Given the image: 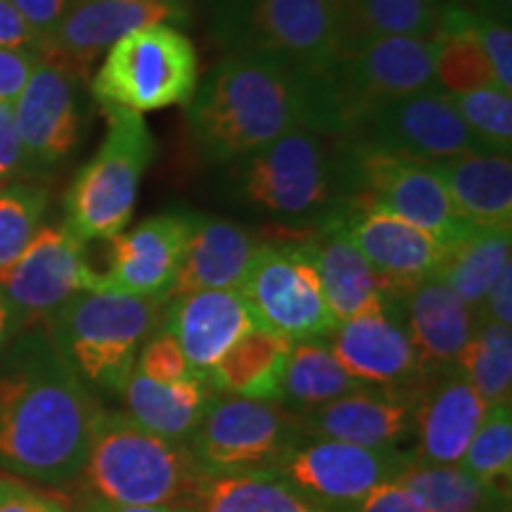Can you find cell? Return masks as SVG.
I'll list each match as a JSON object with an SVG mask.
<instances>
[{
    "label": "cell",
    "instance_id": "1",
    "mask_svg": "<svg viewBox=\"0 0 512 512\" xmlns=\"http://www.w3.org/2000/svg\"><path fill=\"white\" fill-rule=\"evenodd\" d=\"M0 366V470L27 482H76L100 406L57 354L46 328L19 337Z\"/></svg>",
    "mask_w": 512,
    "mask_h": 512
},
{
    "label": "cell",
    "instance_id": "2",
    "mask_svg": "<svg viewBox=\"0 0 512 512\" xmlns=\"http://www.w3.org/2000/svg\"><path fill=\"white\" fill-rule=\"evenodd\" d=\"M188 124L204 159L238 162L306 126L304 72L261 55L230 53L197 83Z\"/></svg>",
    "mask_w": 512,
    "mask_h": 512
},
{
    "label": "cell",
    "instance_id": "3",
    "mask_svg": "<svg viewBox=\"0 0 512 512\" xmlns=\"http://www.w3.org/2000/svg\"><path fill=\"white\" fill-rule=\"evenodd\" d=\"M437 41L382 36L342 46L328 62L304 72L306 128L347 138L384 102L439 91Z\"/></svg>",
    "mask_w": 512,
    "mask_h": 512
},
{
    "label": "cell",
    "instance_id": "4",
    "mask_svg": "<svg viewBox=\"0 0 512 512\" xmlns=\"http://www.w3.org/2000/svg\"><path fill=\"white\" fill-rule=\"evenodd\" d=\"M233 188L261 214L320 226L356 195L354 143L306 126L292 128L233 162Z\"/></svg>",
    "mask_w": 512,
    "mask_h": 512
},
{
    "label": "cell",
    "instance_id": "5",
    "mask_svg": "<svg viewBox=\"0 0 512 512\" xmlns=\"http://www.w3.org/2000/svg\"><path fill=\"white\" fill-rule=\"evenodd\" d=\"M81 477L100 501L192 510L209 482L188 444L147 432L124 411L102 408L93 418Z\"/></svg>",
    "mask_w": 512,
    "mask_h": 512
},
{
    "label": "cell",
    "instance_id": "6",
    "mask_svg": "<svg viewBox=\"0 0 512 512\" xmlns=\"http://www.w3.org/2000/svg\"><path fill=\"white\" fill-rule=\"evenodd\" d=\"M164 299L86 290L46 318V332L91 394H121L140 347L162 325Z\"/></svg>",
    "mask_w": 512,
    "mask_h": 512
},
{
    "label": "cell",
    "instance_id": "7",
    "mask_svg": "<svg viewBox=\"0 0 512 512\" xmlns=\"http://www.w3.org/2000/svg\"><path fill=\"white\" fill-rule=\"evenodd\" d=\"M223 53L261 55L309 72L344 46L342 0H204Z\"/></svg>",
    "mask_w": 512,
    "mask_h": 512
},
{
    "label": "cell",
    "instance_id": "8",
    "mask_svg": "<svg viewBox=\"0 0 512 512\" xmlns=\"http://www.w3.org/2000/svg\"><path fill=\"white\" fill-rule=\"evenodd\" d=\"M107 136L64 197V228L81 242L110 240L131 223L140 178L157 155L143 114L105 110Z\"/></svg>",
    "mask_w": 512,
    "mask_h": 512
},
{
    "label": "cell",
    "instance_id": "9",
    "mask_svg": "<svg viewBox=\"0 0 512 512\" xmlns=\"http://www.w3.org/2000/svg\"><path fill=\"white\" fill-rule=\"evenodd\" d=\"M200 83L195 43L171 24L131 31L105 53L91 83L102 110L133 114L188 107Z\"/></svg>",
    "mask_w": 512,
    "mask_h": 512
},
{
    "label": "cell",
    "instance_id": "10",
    "mask_svg": "<svg viewBox=\"0 0 512 512\" xmlns=\"http://www.w3.org/2000/svg\"><path fill=\"white\" fill-rule=\"evenodd\" d=\"M238 290L256 325L290 342L323 339L337 325L306 240L261 242Z\"/></svg>",
    "mask_w": 512,
    "mask_h": 512
},
{
    "label": "cell",
    "instance_id": "11",
    "mask_svg": "<svg viewBox=\"0 0 512 512\" xmlns=\"http://www.w3.org/2000/svg\"><path fill=\"white\" fill-rule=\"evenodd\" d=\"M302 439L294 413L280 403L216 392L188 446L197 465L214 477L275 467Z\"/></svg>",
    "mask_w": 512,
    "mask_h": 512
},
{
    "label": "cell",
    "instance_id": "12",
    "mask_svg": "<svg viewBox=\"0 0 512 512\" xmlns=\"http://www.w3.org/2000/svg\"><path fill=\"white\" fill-rule=\"evenodd\" d=\"M354 150L356 195L351 200L356 204L387 211L413 223L415 228L430 233L441 247L470 228L453 207L437 166L420 159L368 150L358 143H354Z\"/></svg>",
    "mask_w": 512,
    "mask_h": 512
},
{
    "label": "cell",
    "instance_id": "13",
    "mask_svg": "<svg viewBox=\"0 0 512 512\" xmlns=\"http://www.w3.org/2000/svg\"><path fill=\"white\" fill-rule=\"evenodd\" d=\"M413 463L403 448H368L330 439H302L275 470L313 501L347 510L377 486L396 482Z\"/></svg>",
    "mask_w": 512,
    "mask_h": 512
},
{
    "label": "cell",
    "instance_id": "14",
    "mask_svg": "<svg viewBox=\"0 0 512 512\" xmlns=\"http://www.w3.org/2000/svg\"><path fill=\"white\" fill-rule=\"evenodd\" d=\"M347 138L368 150L430 164L484 150L460 119L451 98L441 91L384 102Z\"/></svg>",
    "mask_w": 512,
    "mask_h": 512
},
{
    "label": "cell",
    "instance_id": "15",
    "mask_svg": "<svg viewBox=\"0 0 512 512\" xmlns=\"http://www.w3.org/2000/svg\"><path fill=\"white\" fill-rule=\"evenodd\" d=\"M323 339H328L325 344L339 366L368 387L418 392L430 375L413 347L399 294H389L375 309L337 323Z\"/></svg>",
    "mask_w": 512,
    "mask_h": 512
},
{
    "label": "cell",
    "instance_id": "16",
    "mask_svg": "<svg viewBox=\"0 0 512 512\" xmlns=\"http://www.w3.org/2000/svg\"><path fill=\"white\" fill-rule=\"evenodd\" d=\"M86 290H95V268L88 261L86 242L64 226L38 230L22 256L0 275V292L22 325L46 320L74 294Z\"/></svg>",
    "mask_w": 512,
    "mask_h": 512
},
{
    "label": "cell",
    "instance_id": "17",
    "mask_svg": "<svg viewBox=\"0 0 512 512\" xmlns=\"http://www.w3.org/2000/svg\"><path fill=\"white\" fill-rule=\"evenodd\" d=\"M195 211H166L121 230L107 242V268L95 290L166 299L188 245Z\"/></svg>",
    "mask_w": 512,
    "mask_h": 512
},
{
    "label": "cell",
    "instance_id": "18",
    "mask_svg": "<svg viewBox=\"0 0 512 512\" xmlns=\"http://www.w3.org/2000/svg\"><path fill=\"white\" fill-rule=\"evenodd\" d=\"M188 10L152 0H76L43 46V57L83 79L119 38L152 24L188 22Z\"/></svg>",
    "mask_w": 512,
    "mask_h": 512
},
{
    "label": "cell",
    "instance_id": "19",
    "mask_svg": "<svg viewBox=\"0 0 512 512\" xmlns=\"http://www.w3.org/2000/svg\"><path fill=\"white\" fill-rule=\"evenodd\" d=\"M328 221L354 242L363 259L394 294H403L408 287L418 285L437 271L441 256L439 242L399 216L361 207L349 200Z\"/></svg>",
    "mask_w": 512,
    "mask_h": 512
},
{
    "label": "cell",
    "instance_id": "20",
    "mask_svg": "<svg viewBox=\"0 0 512 512\" xmlns=\"http://www.w3.org/2000/svg\"><path fill=\"white\" fill-rule=\"evenodd\" d=\"M79 81L62 64L43 57L12 102L29 169H48L62 162L79 143Z\"/></svg>",
    "mask_w": 512,
    "mask_h": 512
},
{
    "label": "cell",
    "instance_id": "21",
    "mask_svg": "<svg viewBox=\"0 0 512 512\" xmlns=\"http://www.w3.org/2000/svg\"><path fill=\"white\" fill-rule=\"evenodd\" d=\"M418 392L363 384L356 392L294 415L306 439H330L368 448H396L413 437Z\"/></svg>",
    "mask_w": 512,
    "mask_h": 512
},
{
    "label": "cell",
    "instance_id": "22",
    "mask_svg": "<svg viewBox=\"0 0 512 512\" xmlns=\"http://www.w3.org/2000/svg\"><path fill=\"white\" fill-rule=\"evenodd\" d=\"M486 403L458 366L434 370L420 384L413 413V460L458 465L486 413Z\"/></svg>",
    "mask_w": 512,
    "mask_h": 512
},
{
    "label": "cell",
    "instance_id": "23",
    "mask_svg": "<svg viewBox=\"0 0 512 512\" xmlns=\"http://www.w3.org/2000/svg\"><path fill=\"white\" fill-rule=\"evenodd\" d=\"M162 323L195 373H207L240 337L259 328L240 290H197L166 297Z\"/></svg>",
    "mask_w": 512,
    "mask_h": 512
},
{
    "label": "cell",
    "instance_id": "24",
    "mask_svg": "<svg viewBox=\"0 0 512 512\" xmlns=\"http://www.w3.org/2000/svg\"><path fill=\"white\" fill-rule=\"evenodd\" d=\"M403 318L427 373L458 366L477 316L437 275L399 294Z\"/></svg>",
    "mask_w": 512,
    "mask_h": 512
},
{
    "label": "cell",
    "instance_id": "25",
    "mask_svg": "<svg viewBox=\"0 0 512 512\" xmlns=\"http://www.w3.org/2000/svg\"><path fill=\"white\" fill-rule=\"evenodd\" d=\"M261 240L235 221L195 214L188 245L166 297L197 290H238Z\"/></svg>",
    "mask_w": 512,
    "mask_h": 512
},
{
    "label": "cell",
    "instance_id": "26",
    "mask_svg": "<svg viewBox=\"0 0 512 512\" xmlns=\"http://www.w3.org/2000/svg\"><path fill=\"white\" fill-rule=\"evenodd\" d=\"M304 240L318 268L325 304L337 323L375 309L394 294L332 221L320 223L316 233Z\"/></svg>",
    "mask_w": 512,
    "mask_h": 512
},
{
    "label": "cell",
    "instance_id": "27",
    "mask_svg": "<svg viewBox=\"0 0 512 512\" xmlns=\"http://www.w3.org/2000/svg\"><path fill=\"white\" fill-rule=\"evenodd\" d=\"M434 166L467 226L512 228L510 152H467Z\"/></svg>",
    "mask_w": 512,
    "mask_h": 512
},
{
    "label": "cell",
    "instance_id": "28",
    "mask_svg": "<svg viewBox=\"0 0 512 512\" xmlns=\"http://www.w3.org/2000/svg\"><path fill=\"white\" fill-rule=\"evenodd\" d=\"M214 394L202 373L178 382H155L136 368L121 389L128 418L157 437L181 444H188Z\"/></svg>",
    "mask_w": 512,
    "mask_h": 512
},
{
    "label": "cell",
    "instance_id": "29",
    "mask_svg": "<svg viewBox=\"0 0 512 512\" xmlns=\"http://www.w3.org/2000/svg\"><path fill=\"white\" fill-rule=\"evenodd\" d=\"M510 254L512 228L470 226L463 235L441 247L434 275L444 280L477 316L491 285L510 264Z\"/></svg>",
    "mask_w": 512,
    "mask_h": 512
},
{
    "label": "cell",
    "instance_id": "30",
    "mask_svg": "<svg viewBox=\"0 0 512 512\" xmlns=\"http://www.w3.org/2000/svg\"><path fill=\"white\" fill-rule=\"evenodd\" d=\"M290 347V339L254 328L202 375L214 392L275 403Z\"/></svg>",
    "mask_w": 512,
    "mask_h": 512
},
{
    "label": "cell",
    "instance_id": "31",
    "mask_svg": "<svg viewBox=\"0 0 512 512\" xmlns=\"http://www.w3.org/2000/svg\"><path fill=\"white\" fill-rule=\"evenodd\" d=\"M420 512H510V489L489 484L460 465L413 460L396 479Z\"/></svg>",
    "mask_w": 512,
    "mask_h": 512
},
{
    "label": "cell",
    "instance_id": "32",
    "mask_svg": "<svg viewBox=\"0 0 512 512\" xmlns=\"http://www.w3.org/2000/svg\"><path fill=\"white\" fill-rule=\"evenodd\" d=\"M197 512H344L313 501L302 489L268 470L230 472L209 477Z\"/></svg>",
    "mask_w": 512,
    "mask_h": 512
},
{
    "label": "cell",
    "instance_id": "33",
    "mask_svg": "<svg viewBox=\"0 0 512 512\" xmlns=\"http://www.w3.org/2000/svg\"><path fill=\"white\" fill-rule=\"evenodd\" d=\"M363 384L339 366L323 339L292 342L275 403L294 415L311 411L339 396L356 392Z\"/></svg>",
    "mask_w": 512,
    "mask_h": 512
},
{
    "label": "cell",
    "instance_id": "34",
    "mask_svg": "<svg viewBox=\"0 0 512 512\" xmlns=\"http://www.w3.org/2000/svg\"><path fill=\"white\" fill-rule=\"evenodd\" d=\"M444 0H342L344 46L382 36L432 38Z\"/></svg>",
    "mask_w": 512,
    "mask_h": 512
},
{
    "label": "cell",
    "instance_id": "35",
    "mask_svg": "<svg viewBox=\"0 0 512 512\" xmlns=\"http://www.w3.org/2000/svg\"><path fill=\"white\" fill-rule=\"evenodd\" d=\"M463 370L486 406L512 401V328L477 318L475 332L460 356Z\"/></svg>",
    "mask_w": 512,
    "mask_h": 512
},
{
    "label": "cell",
    "instance_id": "36",
    "mask_svg": "<svg viewBox=\"0 0 512 512\" xmlns=\"http://www.w3.org/2000/svg\"><path fill=\"white\" fill-rule=\"evenodd\" d=\"M460 467L489 484L510 489L512 479V401L486 408L475 437L467 444Z\"/></svg>",
    "mask_w": 512,
    "mask_h": 512
},
{
    "label": "cell",
    "instance_id": "37",
    "mask_svg": "<svg viewBox=\"0 0 512 512\" xmlns=\"http://www.w3.org/2000/svg\"><path fill=\"white\" fill-rule=\"evenodd\" d=\"M46 209L48 192L36 185L0 190V275L15 264L41 230Z\"/></svg>",
    "mask_w": 512,
    "mask_h": 512
},
{
    "label": "cell",
    "instance_id": "38",
    "mask_svg": "<svg viewBox=\"0 0 512 512\" xmlns=\"http://www.w3.org/2000/svg\"><path fill=\"white\" fill-rule=\"evenodd\" d=\"M448 98L484 150H512V95L508 91L501 86H484Z\"/></svg>",
    "mask_w": 512,
    "mask_h": 512
},
{
    "label": "cell",
    "instance_id": "39",
    "mask_svg": "<svg viewBox=\"0 0 512 512\" xmlns=\"http://www.w3.org/2000/svg\"><path fill=\"white\" fill-rule=\"evenodd\" d=\"M133 368L155 382H178L197 375L195 370L190 368L188 358H185L181 347H178L176 339L164 328L155 330L145 339V344L138 351L136 366Z\"/></svg>",
    "mask_w": 512,
    "mask_h": 512
},
{
    "label": "cell",
    "instance_id": "40",
    "mask_svg": "<svg viewBox=\"0 0 512 512\" xmlns=\"http://www.w3.org/2000/svg\"><path fill=\"white\" fill-rule=\"evenodd\" d=\"M475 12V10H472ZM472 34L482 46L484 55L489 57L494 69L496 83L503 91H512V31L510 22L491 19L484 15H472Z\"/></svg>",
    "mask_w": 512,
    "mask_h": 512
},
{
    "label": "cell",
    "instance_id": "41",
    "mask_svg": "<svg viewBox=\"0 0 512 512\" xmlns=\"http://www.w3.org/2000/svg\"><path fill=\"white\" fill-rule=\"evenodd\" d=\"M0 512H72L67 498L15 475H0Z\"/></svg>",
    "mask_w": 512,
    "mask_h": 512
},
{
    "label": "cell",
    "instance_id": "42",
    "mask_svg": "<svg viewBox=\"0 0 512 512\" xmlns=\"http://www.w3.org/2000/svg\"><path fill=\"white\" fill-rule=\"evenodd\" d=\"M41 60V50L0 48V102L17 100Z\"/></svg>",
    "mask_w": 512,
    "mask_h": 512
},
{
    "label": "cell",
    "instance_id": "43",
    "mask_svg": "<svg viewBox=\"0 0 512 512\" xmlns=\"http://www.w3.org/2000/svg\"><path fill=\"white\" fill-rule=\"evenodd\" d=\"M15 5L24 22L34 31L41 46H46L48 38L55 34L60 22L72 10L76 0H10Z\"/></svg>",
    "mask_w": 512,
    "mask_h": 512
},
{
    "label": "cell",
    "instance_id": "44",
    "mask_svg": "<svg viewBox=\"0 0 512 512\" xmlns=\"http://www.w3.org/2000/svg\"><path fill=\"white\" fill-rule=\"evenodd\" d=\"M27 169V152L19 138L15 105L0 102V178H12Z\"/></svg>",
    "mask_w": 512,
    "mask_h": 512
},
{
    "label": "cell",
    "instance_id": "45",
    "mask_svg": "<svg viewBox=\"0 0 512 512\" xmlns=\"http://www.w3.org/2000/svg\"><path fill=\"white\" fill-rule=\"evenodd\" d=\"M344 512H420V508L399 482H387Z\"/></svg>",
    "mask_w": 512,
    "mask_h": 512
},
{
    "label": "cell",
    "instance_id": "46",
    "mask_svg": "<svg viewBox=\"0 0 512 512\" xmlns=\"http://www.w3.org/2000/svg\"><path fill=\"white\" fill-rule=\"evenodd\" d=\"M0 48H29L43 53L41 41L10 0H0Z\"/></svg>",
    "mask_w": 512,
    "mask_h": 512
},
{
    "label": "cell",
    "instance_id": "47",
    "mask_svg": "<svg viewBox=\"0 0 512 512\" xmlns=\"http://www.w3.org/2000/svg\"><path fill=\"white\" fill-rule=\"evenodd\" d=\"M477 318L494 320V323L510 325L512 328V261L503 268L496 283L491 285L489 294H486L482 302V309L477 311Z\"/></svg>",
    "mask_w": 512,
    "mask_h": 512
},
{
    "label": "cell",
    "instance_id": "48",
    "mask_svg": "<svg viewBox=\"0 0 512 512\" xmlns=\"http://www.w3.org/2000/svg\"><path fill=\"white\" fill-rule=\"evenodd\" d=\"M83 512H197L192 508H171V505H117L100 501V498H88Z\"/></svg>",
    "mask_w": 512,
    "mask_h": 512
},
{
    "label": "cell",
    "instance_id": "49",
    "mask_svg": "<svg viewBox=\"0 0 512 512\" xmlns=\"http://www.w3.org/2000/svg\"><path fill=\"white\" fill-rule=\"evenodd\" d=\"M22 328L24 325L22 320H19L17 311L12 309V304L5 299V294L0 292V354L10 347V342Z\"/></svg>",
    "mask_w": 512,
    "mask_h": 512
},
{
    "label": "cell",
    "instance_id": "50",
    "mask_svg": "<svg viewBox=\"0 0 512 512\" xmlns=\"http://www.w3.org/2000/svg\"><path fill=\"white\" fill-rule=\"evenodd\" d=\"M152 3H166V5H174V8H181V10H188L190 0H152Z\"/></svg>",
    "mask_w": 512,
    "mask_h": 512
},
{
    "label": "cell",
    "instance_id": "51",
    "mask_svg": "<svg viewBox=\"0 0 512 512\" xmlns=\"http://www.w3.org/2000/svg\"><path fill=\"white\" fill-rule=\"evenodd\" d=\"M444 3H465V0H444Z\"/></svg>",
    "mask_w": 512,
    "mask_h": 512
}]
</instances>
